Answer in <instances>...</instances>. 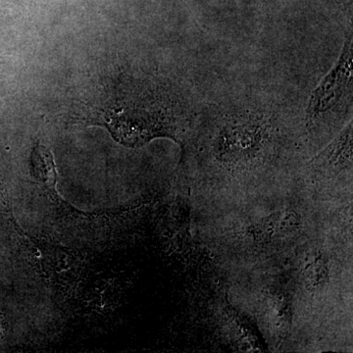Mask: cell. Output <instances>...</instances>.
<instances>
[{
	"mask_svg": "<svg viewBox=\"0 0 353 353\" xmlns=\"http://www.w3.org/2000/svg\"><path fill=\"white\" fill-rule=\"evenodd\" d=\"M352 32H350L347 34L338 62L311 95L307 108V119L310 122L331 112L340 105L343 97L352 95Z\"/></svg>",
	"mask_w": 353,
	"mask_h": 353,
	"instance_id": "1",
	"label": "cell"
},
{
	"mask_svg": "<svg viewBox=\"0 0 353 353\" xmlns=\"http://www.w3.org/2000/svg\"><path fill=\"white\" fill-rule=\"evenodd\" d=\"M222 132L218 143L217 158L227 164H238L241 158H250L264 141V130L259 125L243 124Z\"/></svg>",
	"mask_w": 353,
	"mask_h": 353,
	"instance_id": "2",
	"label": "cell"
},
{
	"mask_svg": "<svg viewBox=\"0 0 353 353\" xmlns=\"http://www.w3.org/2000/svg\"><path fill=\"white\" fill-rule=\"evenodd\" d=\"M31 172L37 182L44 189L54 192L57 183V172L52 154L43 145H37L32 150Z\"/></svg>",
	"mask_w": 353,
	"mask_h": 353,
	"instance_id": "3",
	"label": "cell"
},
{
	"mask_svg": "<svg viewBox=\"0 0 353 353\" xmlns=\"http://www.w3.org/2000/svg\"><path fill=\"white\" fill-rule=\"evenodd\" d=\"M304 280L306 284L310 287L318 288L323 287L328 279V267H327L326 260L322 256H315L304 268Z\"/></svg>",
	"mask_w": 353,
	"mask_h": 353,
	"instance_id": "4",
	"label": "cell"
},
{
	"mask_svg": "<svg viewBox=\"0 0 353 353\" xmlns=\"http://www.w3.org/2000/svg\"><path fill=\"white\" fill-rule=\"evenodd\" d=\"M3 324H2L1 314H0V338H1V334L3 333Z\"/></svg>",
	"mask_w": 353,
	"mask_h": 353,
	"instance_id": "5",
	"label": "cell"
}]
</instances>
